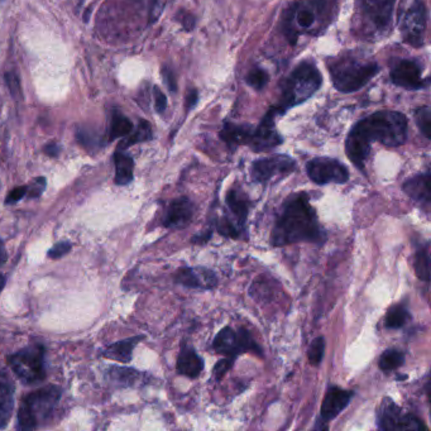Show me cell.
Returning <instances> with one entry per match:
<instances>
[{
	"label": "cell",
	"mask_w": 431,
	"mask_h": 431,
	"mask_svg": "<svg viewBox=\"0 0 431 431\" xmlns=\"http://www.w3.org/2000/svg\"><path fill=\"white\" fill-rule=\"evenodd\" d=\"M407 118L398 111H376L365 116L350 129L345 141L349 160L363 171L372 142L398 147L407 139Z\"/></svg>",
	"instance_id": "obj_1"
},
{
	"label": "cell",
	"mask_w": 431,
	"mask_h": 431,
	"mask_svg": "<svg viewBox=\"0 0 431 431\" xmlns=\"http://www.w3.org/2000/svg\"><path fill=\"white\" fill-rule=\"evenodd\" d=\"M325 238L315 211L310 205L309 196L300 193L288 198L273 228L272 244L283 247L298 242L321 243Z\"/></svg>",
	"instance_id": "obj_2"
},
{
	"label": "cell",
	"mask_w": 431,
	"mask_h": 431,
	"mask_svg": "<svg viewBox=\"0 0 431 431\" xmlns=\"http://www.w3.org/2000/svg\"><path fill=\"white\" fill-rule=\"evenodd\" d=\"M328 69L334 88L340 93L358 91L380 72L376 62L350 54L329 60Z\"/></svg>",
	"instance_id": "obj_3"
},
{
	"label": "cell",
	"mask_w": 431,
	"mask_h": 431,
	"mask_svg": "<svg viewBox=\"0 0 431 431\" xmlns=\"http://www.w3.org/2000/svg\"><path fill=\"white\" fill-rule=\"evenodd\" d=\"M61 396V388L55 385L28 393L23 398L18 411V429L34 430L39 429L46 421L50 420Z\"/></svg>",
	"instance_id": "obj_4"
},
{
	"label": "cell",
	"mask_w": 431,
	"mask_h": 431,
	"mask_svg": "<svg viewBox=\"0 0 431 431\" xmlns=\"http://www.w3.org/2000/svg\"><path fill=\"white\" fill-rule=\"evenodd\" d=\"M321 81V73L313 62L300 64L282 85L281 101L277 109L283 114L288 109L303 104L320 88Z\"/></svg>",
	"instance_id": "obj_5"
},
{
	"label": "cell",
	"mask_w": 431,
	"mask_h": 431,
	"mask_svg": "<svg viewBox=\"0 0 431 431\" xmlns=\"http://www.w3.org/2000/svg\"><path fill=\"white\" fill-rule=\"evenodd\" d=\"M396 0H358L362 34L368 39H382L392 26Z\"/></svg>",
	"instance_id": "obj_6"
},
{
	"label": "cell",
	"mask_w": 431,
	"mask_h": 431,
	"mask_svg": "<svg viewBox=\"0 0 431 431\" xmlns=\"http://www.w3.org/2000/svg\"><path fill=\"white\" fill-rule=\"evenodd\" d=\"M6 362L19 381L31 386L44 381L46 370V348L44 344H34L17 353L6 357Z\"/></svg>",
	"instance_id": "obj_7"
},
{
	"label": "cell",
	"mask_w": 431,
	"mask_h": 431,
	"mask_svg": "<svg viewBox=\"0 0 431 431\" xmlns=\"http://www.w3.org/2000/svg\"><path fill=\"white\" fill-rule=\"evenodd\" d=\"M320 4L316 1H300L288 9L283 21L285 34L295 44L299 34L310 32L318 23V11Z\"/></svg>",
	"instance_id": "obj_8"
},
{
	"label": "cell",
	"mask_w": 431,
	"mask_h": 431,
	"mask_svg": "<svg viewBox=\"0 0 431 431\" xmlns=\"http://www.w3.org/2000/svg\"><path fill=\"white\" fill-rule=\"evenodd\" d=\"M377 424L382 430L404 431L426 429L424 422L412 414H405L402 409L386 398L377 412Z\"/></svg>",
	"instance_id": "obj_9"
},
{
	"label": "cell",
	"mask_w": 431,
	"mask_h": 431,
	"mask_svg": "<svg viewBox=\"0 0 431 431\" xmlns=\"http://www.w3.org/2000/svg\"><path fill=\"white\" fill-rule=\"evenodd\" d=\"M213 348L216 349L218 353L224 354L232 358H237L239 354L249 350H255L257 353H260V347L255 344L247 330L240 329L239 332H235L228 326L218 333L213 342Z\"/></svg>",
	"instance_id": "obj_10"
},
{
	"label": "cell",
	"mask_w": 431,
	"mask_h": 431,
	"mask_svg": "<svg viewBox=\"0 0 431 431\" xmlns=\"http://www.w3.org/2000/svg\"><path fill=\"white\" fill-rule=\"evenodd\" d=\"M306 172L310 180L318 185L345 183L349 180L348 168L342 162L328 157L309 161Z\"/></svg>",
	"instance_id": "obj_11"
},
{
	"label": "cell",
	"mask_w": 431,
	"mask_h": 431,
	"mask_svg": "<svg viewBox=\"0 0 431 431\" xmlns=\"http://www.w3.org/2000/svg\"><path fill=\"white\" fill-rule=\"evenodd\" d=\"M427 13L422 0H415L414 4L406 11L402 23L401 32L406 44L412 47H421L425 39Z\"/></svg>",
	"instance_id": "obj_12"
},
{
	"label": "cell",
	"mask_w": 431,
	"mask_h": 431,
	"mask_svg": "<svg viewBox=\"0 0 431 431\" xmlns=\"http://www.w3.org/2000/svg\"><path fill=\"white\" fill-rule=\"evenodd\" d=\"M280 114H281V111H278L276 106H273L267 111V114L263 116L260 126L253 129V134L249 142L252 150L255 152H263V151L275 148L282 143V137L280 136V133L277 132L276 123H275L276 116Z\"/></svg>",
	"instance_id": "obj_13"
},
{
	"label": "cell",
	"mask_w": 431,
	"mask_h": 431,
	"mask_svg": "<svg viewBox=\"0 0 431 431\" xmlns=\"http://www.w3.org/2000/svg\"><path fill=\"white\" fill-rule=\"evenodd\" d=\"M391 80L406 90H421L429 86V78H422V69L414 60H400L391 69Z\"/></svg>",
	"instance_id": "obj_14"
},
{
	"label": "cell",
	"mask_w": 431,
	"mask_h": 431,
	"mask_svg": "<svg viewBox=\"0 0 431 431\" xmlns=\"http://www.w3.org/2000/svg\"><path fill=\"white\" fill-rule=\"evenodd\" d=\"M296 162L290 156H273L255 161L252 165L250 176L255 183H265L277 175H288L295 170Z\"/></svg>",
	"instance_id": "obj_15"
},
{
	"label": "cell",
	"mask_w": 431,
	"mask_h": 431,
	"mask_svg": "<svg viewBox=\"0 0 431 431\" xmlns=\"http://www.w3.org/2000/svg\"><path fill=\"white\" fill-rule=\"evenodd\" d=\"M175 282L178 285H183L185 288L211 290L216 288L218 277L211 270L204 267H196V268L186 267L177 271L175 275Z\"/></svg>",
	"instance_id": "obj_16"
},
{
	"label": "cell",
	"mask_w": 431,
	"mask_h": 431,
	"mask_svg": "<svg viewBox=\"0 0 431 431\" xmlns=\"http://www.w3.org/2000/svg\"><path fill=\"white\" fill-rule=\"evenodd\" d=\"M353 396V391H347L337 386L328 388L321 405V420L328 422L335 419L350 404Z\"/></svg>",
	"instance_id": "obj_17"
},
{
	"label": "cell",
	"mask_w": 431,
	"mask_h": 431,
	"mask_svg": "<svg viewBox=\"0 0 431 431\" xmlns=\"http://www.w3.org/2000/svg\"><path fill=\"white\" fill-rule=\"evenodd\" d=\"M194 216V205L188 198L173 200L167 208L163 218V225L166 228H183L188 225Z\"/></svg>",
	"instance_id": "obj_18"
},
{
	"label": "cell",
	"mask_w": 431,
	"mask_h": 431,
	"mask_svg": "<svg viewBox=\"0 0 431 431\" xmlns=\"http://www.w3.org/2000/svg\"><path fill=\"white\" fill-rule=\"evenodd\" d=\"M402 190L410 199L420 204H430V172L410 178L404 183Z\"/></svg>",
	"instance_id": "obj_19"
},
{
	"label": "cell",
	"mask_w": 431,
	"mask_h": 431,
	"mask_svg": "<svg viewBox=\"0 0 431 431\" xmlns=\"http://www.w3.org/2000/svg\"><path fill=\"white\" fill-rule=\"evenodd\" d=\"M177 372L181 376L198 378L204 370V360L193 348H183L177 358Z\"/></svg>",
	"instance_id": "obj_20"
},
{
	"label": "cell",
	"mask_w": 431,
	"mask_h": 431,
	"mask_svg": "<svg viewBox=\"0 0 431 431\" xmlns=\"http://www.w3.org/2000/svg\"><path fill=\"white\" fill-rule=\"evenodd\" d=\"M144 337H134L121 340L116 343L108 345L106 349L100 352V355L108 360H116L121 363H129L132 360L133 349L141 342Z\"/></svg>",
	"instance_id": "obj_21"
},
{
	"label": "cell",
	"mask_w": 431,
	"mask_h": 431,
	"mask_svg": "<svg viewBox=\"0 0 431 431\" xmlns=\"http://www.w3.org/2000/svg\"><path fill=\"white\" fill-rule=\"evenodd\" d=\"M253 134V128L248 124L237 126L233 123H225L224 128L221 129L220 138L230 147L235 148L237 146L248 144Z\"/></svg>",
	"instance_id": "obj_22"
},
{
	"label": "cell",
	"mask_w": 431,
	"mask_h": 431,
	"mask_svg": "<svg viewBox=\"0 0 431 431\" xmlns=\"http://www.w3.org/2000/svg\"><path fill=\"white\" fill-rule=\"evenodd\" d=\"M114 165H116V183L121 186H126L133 181V171H134V161L131 156L124 153L122 151H116L114 155Z\"/></svg>",
	"instance_id": "obj_23"
},
{
	"label": "cell",
	"mask_w": 431,
	"mask_h": 431,
	"mask_svg": "<svg viewBox=\"0 0 431 431\" xmlns=\"http://www.w3.org/2000/svg\"><path fill=\"white\" fill-rule=\"evenodd\" d=\"M14 407L13 387L8 381L0 380V429H4L11 420Z\"/></svg>",
	"instance_id": "obj_24"
},
{
	"label": "cell",
	"mask_w": 431,
	"mask_h": 431,
	"mask_svg": "<svg viewBox=\"0 0 431 431\" xmlns=\"http://www.w3.org/2000/svg\"><path fill=\"white\" fill-rule=\"evenodd\" d=\"M227 205L234 216V221L238 227L243 229L247 216H248V203L239 195L235 190H230L227 195Z\"/></svg>",
	"instance_id": "obj_25"
},
{
	"label": "cell",
	"mask_w": 431,
	"mask_h": 431,
	"mask_svg": "<svg viewBox=\"0 0 431 431\" xmlns=\"http://www.w3.org/2000/svg\"><path fill=\"white\" fill-rule=\"evenodd\" d=\"M108 375L111 377V381L119 383L123 387H134L141 382L144 381V373H141L138 370H131V368L113 367V368H109Z\"/></svg>",
	"instance_id": "obj_26"
},
{
	"label": "cell",
	"mask_w": 431,
	"mask_h": 431,
	"mask_svg": "<svg viewBox=\"0 0 431 431\" xmlns=\"http://www.w3.org/2000/svg\"><path fill=\"white\" fill-rule=\"evenodd\" d=\"M410 319H411V314L404 305H395L387 311L385 326L388 329H401L409 323Z\"/></svg>",
	"instance_id": "obj_27"
},
{
	"label": "cell",
	"mask_w": 431,
	"mask_h": 431,
	"mask_svg": "<svg viewBox=\"0 0 431 431\" xmlns=\"http://www.w3.org/2000/svg\"><path fill=\"white\" fill-rule=\"evenodd\" d=\"M133 131V124L127 116L121 113H114L111 116V128H109V141H114L121 137H126Z\"/></svg>",
	"instance_id": "obj_28"
},
{
	"label": "cell",
	"mask_w": 431,
	"mask_h": 431,
	"mask_svg": "<svg viewBox=\"0 0 431 431\" xmlns=\"http://www.w3.org/2000/svg\"><path fill=\"white\" fill-rule=\"evenodd\" d=\"M404 362L405 354L401 350H398V349H387L380 357L378 365H380V368L383 372H390V370L400 368L401 365H404Z\"/></svg>",
	"instance_id": "obj_29"
},
{
	"label": "cell",
	"mask_w": 431,
	"mask_h": 431,
	"mask_svg": "<svg viewBox=\"0 0 431 431\" xmlns=\"http://www.w3.org/2000/svg\"><path fill=\"white\" fill-rule=\"evenodd\" d=\"M415 272L421 281H430V255L427 247L420 248L415 255Z\"/></svg>",
	"instance_id": "obj_30"
},
{
	"label": "cell",
	"mask_w": 431,
	"mask_h": 431,
	"mask_svg": "<svg viewBox=\"0 0 431 431\" xmlns=\"http://www.w3.org/2000/svg\"><path fill=\"white\" fill-rule=\"evenodd\" d=\"M151 139H152V128H151L150 123L147 121H141L136 132L133 133L132 136L124 143L121 144L119 148H127L133 144L141 143V142H146V141H151Z\"/></svg>",
	"instance_id": "obj_31"
},
{
	"label": "cell",
	"mask_w": 431,
	"mask_h": 431,
	"mask_svg": "<svg viewBox=\"0 0 431 431\" xmlns=\"http://www.w3.org/2000/svg\"><path fill=\"white\" fill-rule=\"evenodd\" d=\"M245 81H247L250 88H255L257 91H260L262 88H265L267 83L270 81V75L263 69L255 67V69H252L248 72Z\"/></svg>",
	"instance_id": "obj_32"
},
{
	"label": "cell",
	"mask_w": 431,
	"mask_h": 431,
	"mask_svg": "<svg viewBox=\"0 0 431 431\" xmlns=\"http://www.w3.org/2000/svg\"><path fill=\"white\" fill-rule=\"evenodd\" d=\"M415 121L421 133L425 136L426 138L430 139L431 137V111L429 106H422L417 109L415 113Z\"/></svg>",
	"instance_id": "obj_33"
},
{
	"label": "cell",
	"mask_w": 431,
	"mask_h": 431,
	"mask_svg": "<svg viewBox=\"0 0 431 431\" xmlns=\"http://www.w3.org/2000/svg\"><path fill=\"white\" fill-rule=\"evenodd\" d=\"M324 350H325V340L324 338L318 337L310 344L309 348V362L311 365H319L324 357Z\"/></svg>",
	"instance_id": "obj_34"
},
{
	"label": "cell",
	"mask_w": 431,
	"mask_h": 431,
	"mask_svg": "<svg viewBox=\"0 0 431 431\" xmlns=\"http://www.w3.org/2000/svg\"><path fill=\"white\" fill-rule=\"evenodd\" d=\"M72 249V245L70 242H60V243L55 244L52 248L49 250L47 257L52 258V260H59L64 255H66L67 253H70V250Z\"/></svg>",
	"instance_id": "obj_35"
},
{
	"label": "cell",
	"mask_w": 431,
	"mask_h": 431,
	"mask_svg": "<svg viewBox=\"0 0 431 431\" xmlns=\"http://www.w3.org/2000/svg\"><path fill=\"white\" fill-rule=\"evenodd\" d=\"M27 196L32 199H37L41 195L44 194V188H46V178L44 177H37L34 180V183L27 186Z\"/></svg>",
	"instance_id": "obj_36"
},
{
	"label": "cell",
	"mask_w": 431,
	"mask_h": 431,
	"mask_svg": "<svg viewBox=\"0 0 431 431\" xmlns=\"http://www.w3.org/2000/svg\"><path fill=\"white\" fill-rule=\"evenodd\" d=\"M27 186H18V188H13L9 194L6 195V204H16L18 201L27 196Z\"/></svg>",
	"instance_id": "obj_37"
},
{
	"label": "cell",
	"mask_w": 431,
	"mask_h": 431,
	"mask_svg": "<svg viewBox=\"0 0 431 431\" xmlns=\"http://www.w3.org/2000/svg\"><path fill=\"white\" fill-rule=\"evenodd\" d=\"M234 360H235V358L228 357L225 360H220V362L216 365L214 373H216V380H220L221 377L224 376L228 370L232 368Z\"/></svg>",
	"instance_id": "obj_38"
},
{
	"label": "cell",
	"mask_w": 431,
	"mask_h": 431,
	"mask_svg": "<svg viewBox=\"0 0 431 431\" xmlns=\"http://www.w3.org/2000/svg\"><path fill=\"white\" fill-rule=\"evenodd\" d=\"M153 96H155L156 111H157V113L162 114L163 111H166L167 108L166 95L163 94L160 88L155 86L153 88Z\"/></svg>",
	"instance_id": "obj_39"
},
{
	"label": "cell",
	"mask_w": 431,
	"mask_h": 431,
	"mask_svg": "<svg viewBox=\"0 0 431 431\" xmlns=\"http://www.w3.org/2000/svg\"><path fill=\"white\" fill-rule=\"evenodd\" d=\"M162 76H163V80H165V83H166L167 88H170L172 93H175L177 90V85L176 78H175L173 72H172L170 69L165 67V69L162 70Z\"/></svg>",
	"instance_id": "obj_40"
},
{
	"label": "cell",
	"mask_w": 431,
	"mask_h": 431,
	"mask_svg": "<svg viewBox=\"0 0 431 431\" xmlns=\"http://www.w3.org/2000/svg\"><path fill=\"white\" fill-rule=\"evenodd\" d=\"M6 83H8V86L11 88V93L16 95L21 91V83H19V78L16 76V75H13V73H8L6 76Z\"/></svg>",
	"instance_id": "obj_41"
},
{
	"label": "cell",
	"mask_w": 431,
	"mask_h": 431,
	"mask_svg": "<svg viewBox=\"0 0 431 431\" xmlns=\"http://www.w3.org/2000/svg\"><path fill=\"white\" fill-rule=\"evenodd\" d=\"M198 100H199V94H198V91L196 90H191L190 93L188 94V99H186V106H188V109H193L195 106H196V103H198Z\"/></svg>",
	"instance_id": "obj_42"
},
{
	"label": "cell",
	"mask_w": 431,
	"mask_h": 431,
	"mask_svg": "<svg viewBox=\"0 0 431 431\" xmlns=\"http://www.w3.org/2000/svg\"><path fill=\"white\" fill-rule=\"evenodd\" d=\"M44 153L47 156H50V157H57L59 153H60V146L56 143L47 144V146L44 147Z\"/></svg>",
	"instance_id": "obj_43"
},
{
	"label": "cell",
	"mask_w": 431,
	"mask_h": 431,
	"mask_svg": "<svg viewBox=\"0 0 431 431\" xmlns=\"http://www.w3.org/2000/svg\"><path fill=\"white\" fill-rule=\"evenodd\" d=\"M6 260H8V255H6V245L3 239L0 238V267L6 265Z\"/></svg>",
	"instance_id": "obj_44"
},
{
	"label": "cell",
	"mask_w": 431,
	"mask_h": 431,
	"mask_svg": "<svg viewBox=\"0 0 431 431\" xmlns=\"http://www.w3.org/2000/svg\"><path fill=\"white\" fill-rule=\"evenodd\" d=\"M181 22L183 23L185 28L190 31V29H193V27H194L195 19L194 18L191 17V14H185V18L181 19Z\"/></svg>",
	"instance_id": "obj_45"
},
{
	"label": "cell",
	"mask_w": 431,
	"mask_h": 431,
	"mask_svg": "<svg viewBox=\"0 0 431 431\" xmlns=\"http://www.w3.org/2000/svg\"><path fill=\"white\" fill-rule=\"evenodd\" d=\"M6 277L3 276V275H1V273H0V293H1V291H3V290H4V288H6Z\"/></svg>",
	"instance_id": "obj_46"
}]
</instances>
